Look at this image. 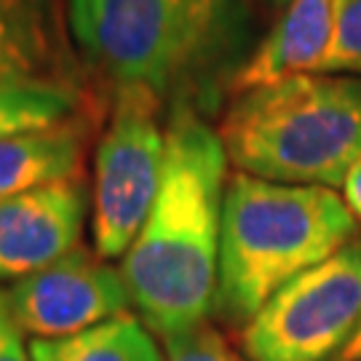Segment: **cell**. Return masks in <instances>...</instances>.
<instances>
[{
  "label": "cell",
  "mask_w": 361,
  "mask_h": 361,
  "mask_svg": "<svg viewBox=\"0 0 361 361\" xmlns=\"http://www.w3.org/2000/svg\"><path fill=\"white\" fill-rule=\"evenodd\" d=\"M83 94L30 86H0V140L49 129L80 116Z\"/></svg>",
  "instance_id": "obj_13"
},
{
  "label": "cell",
  "mask_w": 361,
  "mask_h": 361,
  "mask_svg": "<svg viewBox=\"0 0 361 361\" xmlns=\"http://www.w3.org/2000/svg\"><path fill=\"white\" fill-rule=\"evenodd\" d=\"M62 0H0V86L83 94Z\"/></svg>",
  "instance_id": "obj_9"
},
{
  "label": "cell",
  "mask_w": 361,
  "mask_h": 361,
  "mask_svg": "<svg viewBox=\"0 0 361 361\" xmlns=\"http://www.w3.org/2000/svg\"><path fill=\"white\" fill-rule=\"evenodd\" d=\"M343 198H345L348 209L353 212V217L361 222V158L356 161V166L350 169L348 180L343 185Z\"/></svg>",
  "instance_id": "obj_17"
},
{
  "label": "cell",
  "mask_w": 361,
  "mask_h": 361,
  "mask_svg": "<svg viewBox=\"0 0 361 361\" xmlns=\"http://www.w3.org/2000/svg\"><path fill=\"white\" fill-rule=\"evenodd\" d=\"M361 324V235L295 276L241 326L249 361H332Z\"/></svg>",
  "instance_id": "obj_6"
},
{
  "label": "cell",
  "mask_w": 361,
  "mask_h": 361,
  "mask_svg": "<svg viewBox=\"0 0 361 361\" xmlns=\"http://www.w3.org/2000/svg\"><path fill=\"white\" fill-rule=\"evenodd\" d=\"M30 356L32 361H164L145 322L129 310L78 335L32 340Z\"/></svg>",
  "instance_id": "obj_12"
},
{
  "label": "cell",
  "mask_w": 361,
  "mask_h": 361,
  "mask_svg": "<svg viewBox=\"0 0 361 361\" xmlns=\"http://www.w3.org/2000/svg\"><path fill=\"white\" fill-rule=\"evenodd\" d=\"M359 233L345 198L319 185H286L235 171L225 188L214 313L249 324L295 276Z\"/></svg>",
  "instance_id": "obj_2"
},
{
  "label": "cell",
  "mask_w": 361,
  "mask_h": 361,
  "mask_svg": "<svg viewBox=\"0 0 361 361\" xmlns=\"http://www.w3.org/2000/svg\"><path fill=\"white\" fill-rule=\"evenodd\" d=\"M89 212L83 177L0 198V284H13L80 246Z\"/></svg>",
  "instance_id": "obj_8"
},
{
  "label": "cell",
  "mask_w": 361,
  "mask_h": 361,
  "mask_svg": "<svg viewBox=\"0 0 361 361\" xmlns=\"http://www.w3.org/2000/svg\"><path fill=\"white\" fill-rule=\"evenodd\" d=\"M262 3H268V6H276V8H284L289 0H262Z\"/></svg>",
  "instance_id": "obj_19"
},
{
  "label": "cell",
  "mask_w": 361,
  "mask_h": 361,
  "mask_svg": "<svg viewBox=\"0 0 361 361\" xmlns=\"http://www.w3.org/2000/svg\"><path fill=\"white\" fill-rule=\"evenodd\" d=\"M166 361H249L219 335L209 322H201L164 340Z\"/></svg>",
  "instance_id": "obj_15"
},
{
  "label": "cell",
  "mask_w": 361,
  "mask_h": 361,
  "mask_svg": "<svg viewBox=\"0 0 361 361\" xmlns=\"http://www.w3.org/2000/svg\"><path fill=\"white\" fill-rule=\"evenodd\" d=\"M0 361H32L30 345H25L22 340V329L8 313L3 289H0Z\"/></svg>",
  "instance_id": "obj_16"
},
{
  "label": "cell",
  "mask_w": 361,
  "mask_h": 361,
  "mask_svg": "<svg viewBox=\"0 0 361 361\" xmlns=\"http://www.w3.org/2000/svg\"><path fill=\"white\" fill-rule=\"evenodd\" d=\"M164 155L161 97L137 83L118 86L94 155L91 238L99 257H123L142 231L161 188Z\"/></svg>",
  "instance_id": "obj_5"
},
{
  "label": "cell",
  "mask_w": 361,
  "mask_h": 361,
  "mask_svg": "<svg viewBox=\"0 0 361 361\" xmlns=\"http://www.w3.org/2000/svg\"><path fill=\"white\" fill-rule=\"evenodd\" d=\"M319 73L361 78V0H332V38Z\"/></svg>",
  "instance_id": "obj_14"
},
{
  "label": "cell",
  "mask_w": 361,
  "mask_h": 361,
  "mask_svg": "<svg viewBox=\"0 0 361 361\" xmlns=\"http://www.w3.org/2000/svg\"><path fill=\"white\" fill-rule=\"evenodd\" d=\"M3 297L16 326L32 340L78 335L131 305L121 268L83 246L13 281Z\"/></svg>",
  "instance_id": "obj_7"
},
{
  "label": "cell",
  "mask_w": 361,
  "mask_h": 361,
  "mask_svg": "<svg viewBox=\"0 0 361 361\" xmlns=\"http://www.w3.org/2000/svg\"><path fill=\"white\" fill-rule=\"evenodd\" d=\"M91 123L70 118L49 129L0 140V198L40 190L56 182L80 180Z\"/></svg>",
  "instance_id": "obj_11"
},
{
  "label": "cell",
  "mask_w": 361,
  "mask_h": 361,
  "mask_svg": "<svg viewBox=\"0 0 361 361\" xmlns=\"http://www.w3.org/2000/svg\"><path fill=\"white\" fill-rule=\"evenodd\" d=\"M217 134L244 174L343 188L361 158V78L305 73L235 94Z\"/></svg>",
  "instance_id": "obj_3"
},
{
  "label": "cell",
  "mask_w": 361,
  "mask_h": 361,
  "mask_svg": "<svg viewBox=\"0 0 361 361\" xmlns=\"http://www.w3.org/2000/svg\"><path fill=\"white\" fill-rule=\"evenodd\" d=\"M332 361H361V324H359V329L353 332V337L340 348V353H337Z\"/></svg>",
  "instance_id": "obj_18"
},
{
  "label": "cell",
  "mask_w": 361,
  "mask_h": 361,
  "mask_svg": "<svg viewBox=\"0 0 361 361\" xmlns=\"http://www.w3.org/2000/svg\"><path fill=\"white\" fill-rule=\"evenodd\" d=\"M70 35L116 86L161 99L193 86L235 32L233 0H67Z\"/></svg>",
  "instance_id": "obj_4"
},
{
  "label": "cell",
  "mask_w": 361,
  "mask_h": 361,
  "mask_svg": "<svg viewBox=\"0 0 361 361\" xmlns=\"http://www.w3.org/2000/svg\"><path fill=\"white\" fill-rule=\"evenodd\" d=\"M228 164L217 131L188 102H177L161 188L121 262L131 305L161 340L214 310Z\"/></svg>",
  "instance_id": "obj_1"
},
{
  "label": "cell",
  "mask_w": 361,
  "mask_h": 361,
  "mask_svg": "<svg viewBox=\"0 0 361 361\" xmlns=\"http://www.w3.org/2000/svg\"><path fill=\"white\" fill-rule=\"evenodd\" d=\"M332 38V0H289L255 54L233 75V94L319 73Z\"/></svg>",
  "instance_id": "obj_10"
}]
</instances>
